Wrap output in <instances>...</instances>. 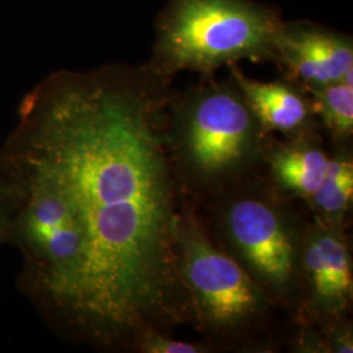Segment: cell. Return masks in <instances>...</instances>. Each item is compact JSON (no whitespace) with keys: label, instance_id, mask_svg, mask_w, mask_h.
Segmentation results:
<instances>
[{"label":"cell","instance_id":"cell-9","mask_svg":"<svg viewBox=\"0 0 353 353\" xmlns=\"http://www.w3.org/2000/svg\"><path fill=\"white\" fill-rule=\"evenodd\" d=\"M262 161L268 169V181L281 195L306 202L323 182L331 157L318 138L278 141L267 137Z\"/></svg>","mask_w":353,"mask_h":353},{"label":"cell","instance_id":"cell-3","mask_svg":"<svg viewBox=\"0 0 353 353\" xmlns=\"http://www.w3.org/2000/svg\"><path fill=\"white\" fill-rule=\"evenodd\" d=\"M290 201L267 176L254 172L205 199L207 219L202 221L216 245L240 263L297 323L307 221L303 223L296 214Z\"/></svg>","mask_w":353,"mask_h":353},{"label":"cell","instance_id":"cell-7","mask_svg":"<svg viewBox=\"0 0 353 353\" xmlns=\"http://www.w3.org/2000/svg\"><path fill=\"white\" fill-rule=\"evenodd\" d=\"M274 63L303 88L353 83L352 36L310 21H283Z\"/></svg>","mask_w":353,"mask_h":353},{"label":"cell","instance_id":"cell-1","mask_svg":"<svg viewBox=\"0 0 353 353\" xmlns=\"http://www.w3.org/2000/svg\"><path fill=\"white\" fill-rule=\"evenodd\" d=\"M170 80L150 64L57 71L32 89L0 153L37 169L83 248L76 341L137 352L194 325L176 233L190 199L168 134Z\"/></svg>","mask_w":353,"mask_h":353},{"label":"cell","instance_id":"cell-5","mask_svg":"<svg viewBox=\"0 0 353 353\" xmlns=\"http://www.w3.org/2000/svg\"><path fill=\"white\" fill-rule=\"evenodd\" d=\"M283 21L275 7L255 0H169L148 64L172 79L181 71L214 75L240 61L274 62Z\"/></svg>","mask_w":353,"mask_h":353},{"label":"cell","instance_id":"cell-10","mask_svg":"<svg viewBox=\"0 0 353 353\" xmlns=\"http://www.w3.org/2000/svg\"><path fill=\"white\" fill-rule=\"evenodd\" d=\"M353 201V161L348 150L331 157L319 189L306 201L313 216L328 225L347 227Z\"/></svg>","mask_w":353,"mask_h":353},{"label":"cell","instance_id":"cell-12","mask_svg":"<svg viewBox=\"0 0 353 353\" xmlns=\"http://www.w3.org/2000/svg\"><path fill=\"white\" fill-rule=\"evenodd\" d=\"M214 350L204 343L178 341L166 332H151L140 341L137 352L139 353H208Z\"/></svg>","mask_w":353,"mask_h":353},{"label":"cell","instance_id":"cell-13","mask_svg":"<svg viewBox=\"0 0 353 353\" xmlns=\"http://www.w3.org/2000/svg\"><path fill=\"white\" fill-rule=\"evenodd\" d=\"M17 205V194L12 183L0 174V245L7 243V234L13 212Z\"/></svg>","mask_w":353,"mask_h":353},{"label":"cell","instance_id":"cell-8","mask_svg":"<svg viewBox=\"0 0 353 353\" xmlns=\"http://www.w3.org/2000/svg\"><path fill=\"white\" fill-rule=\"evenodd\" d=\"M267 137L283 135L285 140L318 138L319 123L306 90L284 77L261 81L242 72L237 64L228 65Z\"/></svg>","mask_w":353,"mask_h":353},{"label":"cell","instance_id":"cell-4","mask_svg":"<svg viewBox=\"0 0 353 353\" xmlns=\"http://www.w3.org/2000/svg\"><path fill=\"white\" fill-rule=\"evenodd\" d=\"M179 272L194 326L223 351H267L276 345L275 319L285 310L230 255L220 249L190 202L176 233Z\"/></svg>","mask_w":353,"mask_h":353},{"label":"cell","instance_id":"cell-2","mask_svg":"<svg viewBox=\"0 0 353 353\" xmlns=\"http://www.w3.org/2000/svg\"><path fill=\"white\" fill-rule=\"evenodd\" d=\"M168 134L194 204L254 173L267 138L230 75L225 80L203 76L198 85L172 93Z\"/></svg>","mask_w":353,"mask_h":353},{"label":"cell","instance_id":"cell-6","mask_svg":"<svg viewBox=\"0 0 353 353\" xmlns=\"http://www.w3.org/2000/svg\"><path fill=\"white\" fill-rule=\"evenodd\" d=\"M345 228L328 225L316 216L306 223L299 326L347 319L352 307L353 271Z\"/></svg>","mask_w":353,"mask_h":353},{"label":"cell","instance_id":"cell-11","mask_svg":"<svg viewBox=\"0 0 353 353\" xmlns=\"http://www.w3.org/2000/svg\"><path fill=\"white\" fill-rule=\"evenodd\" d=\"M303 89L312 101L319 126L327 130L338 147L348 150L353 137V83L338 81Z\"/></svg>","mask_w":353,"mask_h":353}]
</instances>
